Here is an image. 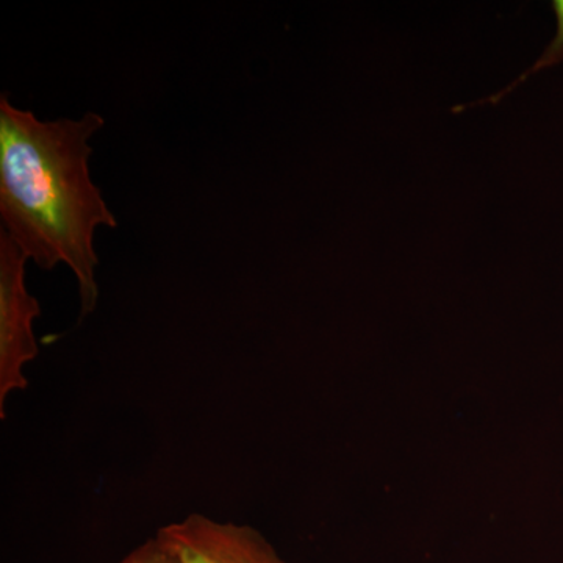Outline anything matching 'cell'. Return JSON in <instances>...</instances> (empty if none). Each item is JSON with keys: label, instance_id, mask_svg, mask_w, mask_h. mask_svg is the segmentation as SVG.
Masks as SVG:
<instances>
[{"label": "cell", "instance_id": "cell-3", "mask_svg": "<svg viewBox=\"0 0 563 563\" xmlns=\"http://www.w3.org/2000/svg\"><path fill=\"white\" fill-rule=\"evenodd\" d=\"M157 537L179 563H287L257 529L201 514L163 526Z\"/></svg>", "mask_w": 563, "mask_h": 563}, {"label": "cell", "instance_id": "cell-5", "mask_svg": "<svg viewBox=\"0 0 563 563\" xmlns=\"http://www.w3.org/2000/svg\"><path fill=\"white\" fill-rule=\"evenodd\" d=\"M121 563H179L157 536L133 550Z\"/></svg>", "mask_w": 563, "mask_h": 563}, {"label": "cell", "instance_id": "cell-2", "mask_svg": "<svg viewBox=\"0 0 563 563\" xmlns=\"http://www.w3.org/2000/svg\"><path fill=\"white\" fill-rule=\"evenodd\" d=\"M29 258L0 231V420L11 391L24 390V366L38 357L33 321L41 314L38 299L25 287Z\"/></svg>", "mask_w": 563, "mask_h": 563}, {"label": "cell", "instance_id": "cell-1", "mask_svg": "<svg viewBox=\"0 0 563 563\" xmlns=\"http://www.w3.org/2000/svg\"><path fill=\"white\" fill-rule=\"evenodd\" d=\"M106 120L41 121L0 98V218L2 231L44 272L69 266L81 314L95 312L99 287L95 232L118 220L90 176V139Z\"/></svg>", "mask_w": 563, "mask_h": 563}, {"label": "cell", "instance_id": "cell-4", "mask_svg": "<svg viewBox=\"0 0 563 563\" xmlns=\"http://www.w3.org/2000/svg\"><path fill=\"white\" fill-rule=\"evenodd\" d=\"M551 7H553L555 20H558V32H555L554 40L548 44L547 49H544L543 54L540 55L539 60L533 63L531 68L526 69L520 77H517L512 84L503 88L501 91L495 92V95L488 96V98L479 99V101L476 102L455 106L451 109L453 113H462V111L476 109V107L481 106H487V103L496 107L504 98H506V96H509L518 85L525 84V81L528 80L529 77L533 76V74L540 73L542 69L551 68V66L561 65L563 62V0H553V2H551Z\"/></svg>", "mask_w": 563, "mask_h": 563}]
</instances>
